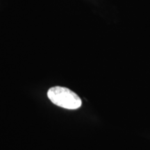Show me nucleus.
Returning a JSON list of instances; mask_svg holds the SVG:
<instances>
[{
    "label": "nucleus",
    "instance_id": "nucleus-1",
    "mask_svg": "<svg viewBox=\"0 0 150 150\" xmlns=\"http://www.w3.org/2000/svg\"><path fill=\"white\" fill-rule=\"evenodd\" d=\"M47 96L53 104L67 109H77L82 104L81 99L76 93L61 86H55L50 88Z\"/></svg>",
    "mask_w": 150,
    "mask_h": 150
}]
</instances>
